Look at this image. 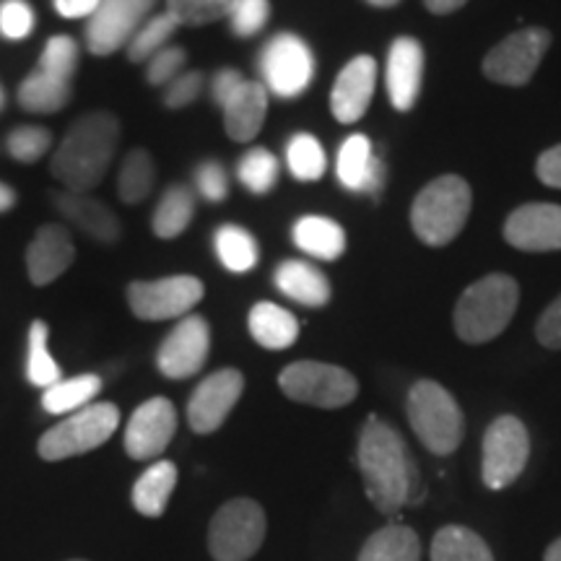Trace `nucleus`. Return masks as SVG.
Wrapping results in <instances>:
<instances>
[{
    "label": "nucleus",
    "instance_id": "53",
    "mask_svg": "<svg viewBox=\"0 0 561 561\" xmlns=\"http://www.w3.org/2000/svg\"><path fill=\"white\" fill-rule=\"evenodd\" d=\"M543 561H561V538H557L543 553Z\"/></svg>",
    "mask_w": 561,
    "mask_h": 561
},
{
    "label": "nucleus",
    "instance_id": "21",
    "mask_svg": "<svg viewBox=\"0 0 561 561\" xmlns=\"http://www.w3.org/2000/svg\"><path fill=\"white\" fill-rule=\"evenodd\" d=\"M224 130L237 144H248L261 133L268 112V89L261 81H240L237 89L224 100Z\"/></svg>",
    "mask_w": 561,
    "mask_h": 561
},
{
    "label": "nucleus",
    "instance_id": "35",
    "mask_svg": "<svg viewBox=\"0 0 561 561\" xmlns=\"http://www.w3.org/2000/svg\"><path fill=\"white\" fill-rule=\"evenodd\" d=\"M47 322L34 320L30 328V356H26V380L34 388H53L55 382H60V367L53 359L50 348H47Z\"/></svg>",
    "mask_w": 561,
    "mask_h": 561
},
{
    "label": "nucleus",
    "instance_id": "6",
    "mask_svg": "<svg viewBox=\"0 0 561 561\" xmlns=\"http://www.w3.org/2000/svg\"><path fill=\"white\" fill-rule=\"evenodd\" d=\"M121 426V411L115 403H89L87 409L70 413L53 430H47L37 442L42 460L58 462L87 455L102 447Z\"/></svg>",
    "mask_w": 561,
    "mask_h": 561
},
{
    "label": "nucleus",
    "instance_id": "54",
    "mask_svg": "<svg viewBox=\"0 0 561 561\" xmlns=\"http://www.w3.org/2000/svg\"><path fill=\"white\" fill-rule=\"evenodd\" d=\"M369 5H375V9H392V5H398L401 0H367Z\"/></svg>",
    "mask_w": 561,
    "mask_h": 561
},
{
    "label": "nucleus",
    "instance_id": "17",
    "mask_svg": "<svg viewBox=\"0 0 561 561\" xmlns=\"http://www.w3.org/2000/svg\"><path fill=\"white\" fill-rule=\"evenodd\" d=\"M504 240L523 252L561 250V206L525 203L504 221Z\"/></svg>",
    "mask_w": 561,
    "mask_h": 561
},
{
    "label": "nucleus",
    "instance_id": "34",
    "mask_svg": "<svg viewBox=\"0 0 561 561\" xmlns=\"http://www.w3.org/2000/svg\"><path fill=\"white\" fill-rule=\"evenodd\" d=\"M153 182H157V167H153L151 153L146 149L128 151L121 174H117V195H121V201L136 206V203L149 198Z\"/></svg>",
    "mask_w": 561,
    "mask_h": 561
},
{
    "label": "nucleus",
    "instance_id": "46",
    "mask_svg": "<svg viewBox=\"0 0 561 561\" xmlns=\"http://www.w3.org/2000/svg\"><path fill=\"white\" fill-rule=\"evenodd\" d=\"M195 180H198L201 195L210 203H221L229 195L227 172H224V167L216 164V161H206V164H201Z\"/></svg>",
    "mask_w": 561,
    "mask_h": 561
},
{
    "label": "nucleus",
    "instance_id": "18",
    "mask_svg": "<svg viewBox=\"0 0 561 561\" xmlns=\"http://www.w3.org/2000/svg\"><path fill=\"white\" fill-rule=\"evenodd\" d=\"M377 87V62L371 55H356L346 62L333 83L331 91V112L343 125L359 123L364 112L369 110L371 96Z\"/></svg>",
    "mask_w": 561,
    "mask_h": 561
},
{
    "label": "nucleus",
    "instance_id": "26",
    "mask_svg": "<svg viewBox=\"0 0 561 561\" xmlns=\"http://www.w3.org/2000/svg\"><path fill=\"white\" fill-rule=\"evenodd\" d=\"M294 244L318 261H339L346 250V231L325 216H301L291 229Z\"/></svg>",
    "mask_w": 561,
    "mask_h": 561
},
{
    "label": "nucleus",
    "instance_id": "22",
    "mask_svg": "<svg viewBox=\"0 0 561 561\" xmlns=\"http://www.w3.org/2000/svg\"><path fill=\"white\" fill-rule=\"evenodd\" d=\"M335 172H339L341 185L354 193L377 195L385 185L382 161L375 157L369 138L362 136V133H354V136L343 140Z\"/></svg>",
    "mask_w": 561,
    "mask_h": 561
},
{
    "label": "nucleus",
    "instance_id": "42",
    "mask_svg": "<svg viewBox=\"0 0 561 561\" xmlns=\"http://www.w3.org/2000/svg\"><path fill=\"white\" fill-rule=\"evenodd\" d=\"M271 3L268 0H237L234 11H231V32L237 37H252L268 24Z\"/></svg>",
    "mask_w": 561,
    "mask_h": 561
},
{
    "label": "nucleus",
    "instance_id": "2",
    "mask_svg": "<svg viewBox=\"0 0 561 561\" xmlns=\"http://www.w3.org/2000/svg\"><path fill=\"white\" fill-rule=\"evenodd\" d=\"M121 144V121L112 112H89L70 125L50 170L70 193H91L107 174Z\"/></svg>",
    "mask_w": 561,
    "mask_h": 561
},
{
    "label": "nucleus",
    "instance_id": "49",
    "mask_svg": "<svg viewBox=\"0 0 561 561\" xmlns=\"http://www.w3.org/2000/svg\"><path fill=\"white\" fill-rule=\"evenodd\" d=\"M62 19H91L102 0H53Z\"/></svg>",
    "mask_w": 561,
    "mask_h": 561
},
{
    "label": "nucleus",
    "instance_id": "14",
    "mask_svg": "<svg viewBox=\"0 0 561 561\" xmlns=\"http://www.w3.org/2000/svg\"><path fill=\"white\" fill-rule=\"evenodd\" d=\"M153 3L157 0H102L100 9L94 11V16L87 24L89 53L107 58V55L121 50L123 45H128Z\"/></svg>",
    "mask_w": 561,
    "mask_h": 561
},
{
    "label": "nucleus",
    "instance_id": "16",
    "mask_svg": "<svg viewBox=\"0 0 561 561\" xmlns=\"http://www.w3.org/2000/svg\"><path fill=\"white\" fill-rule=\"evenodd\" d=\"M178 432V411L167 398L140 403L125 426V453L133 460H153L170 447Z\"/></svg>",
    "mask_w": 561,
    "mask_h": 561
},
{
    "label": "nucleus",
    "instance_id": "23",
    "mask_svg": "<svg viewBox=\"0 0 561 561\" xmlns=\"http://www.w3.org/2000/svg\"><path fill=\"white\" fill-rule=\"evenodd\" d=\"M53 201H55V208H58L68 221H73L76 227L87 231L89 237H94L96 242L115 244L121 240L123 234L121 219H117V214L107 206V203L94 198V195L62 191V193H55Z\"/></svg>",
    "mask_w": 561,
    "mask_h": 561
},
{
    "label": "nucleus",
    "instance_id": "51",
    "mask_svg": "<svg viewBox=\"0 0 561 561\" xmlns=\"http://www.w3.org/2000/svg\"><path fill=\"white\" fill-rule=\"evenodd\" d=\"M466 3L468 0H424L426 9H430L432 13H437V16H447V13L460 11Z\"/></svg>",
    "mask_w": 561,
    "mask_h": 561
},
{
    "label": "nucleus",
    "instance_id": "52",
    "mask_svg": "<svg viewBox=\"0 0 561 561\" xmlns=\"http://www.w3.org/2000/svg\"><path fill=\"white\" fill-rule=\"evenodd\" d=\"M13 206H16V193H13V187L5 185V182H0V214Z\"/></svg>",
    "mask_w": 561,
    "mask_h": 561
},
{
    "label": "nucleus",
    "instance_id": "20",
    "mask_svg": "<svg viewBox=\"0 0 561 561\" xmlns=\"http://www.w3.org/2000/svg\"><path fill=\"white\" fill-rule=\"evenodd\" d=\"M76 261V248L70 231L62 224H47L37 229L26 248V271L34 286H50L55 278L70 268Z\"/></svg>",
    "mask_w": 561,
    "mask_h": 561
},
{
    "label": "nucleus",
    "instance_id": "27",
    "mask_svg": "<svg viewBox=\"0 0 561 561\" xmlns=\"http://www.w3.org/2000/svg\"><path fill=\"white\" fill-rule=\"evenodd\" d=\"M178 486V466L172 460H157L138 476L133 486V507L144 517H161Z\"/></svg>",
    "mask_w": 561,
    "mask_h": 561
},
{
    "label": "nucleus",
    "instance_id": "31",
    "mask_svg": "<svg viewBox=\"0 0 561 561\" xmlns=\"http://www.w3.org/2000/svg\"><path fill=\"white\" fill-rule=\"evenodd\" d=\"M102 390V377L96 375H79L70 377V380L55 382L53 388L42 392V409L47 413H76L94 401L96 392Z\"/></svg>",
    "mask_w": 561,
    "mask_h": 561
},
{
    "label": "nucleus",
    "instance_id": "45",
    "mask_svg": "<svg viewBox=\"0 0 561 561\" xmlns=\"http://www.w3.org/2000/svg\"><path fill=\"white\" fill-rule=\"evenodd\" d=\"M201 91H203V73L201 70H191V73H182L170 83L164 102H167V107H172V110L187 107V104H193L195 100H198Z\"/></svg>",
    "mask_w": 561,
    "mask_h": 561
},
{
    "label": "nucleus",
    "instance_id": "50",
    "mask_svg": "<svg viewBox=\"0 0 561 561\" xmlns=\"http://www.w3.org/2000/svg\"><path fill=\"white\" fill-rule=\"evenodd\" d=\"M240 81H242L240 70H234V68L219 70V73H216V79H214V87H210V89H214V100L221 104L231 94V91L237 89V83H240Z\"/></svg>",
    "mask_w": 561,
    "mask_h": 561
},
{
    "label": "nucleus",
    "instance_id": "40",
    "mask_svg": "<svg viewBox=\"0 0 561 561\" xmlns=\"http://www.w3.org/2000/svg\"><path fill=\"white\" fill-rule=\"evenodd\" d=\"M76 66H79V45L73 39L60 34V37H53L45 45V53H42L39 68L42 73L55 76L60 81H70L76 73Z\"/></svg>",
    "mask_w": 561,
    "mask_h": 561
},
{
    "label": "nucleus",
    "instance_id": "47",
    "mask_svg": "<svg viewBox=\"0 0 561 561\" xmlns=\"http://www.w3.org/2000/svg\"><path fill=\"white\" fill-rule=\"evenodd\" d=\"M536 339L541 346L551 351L561 348V297L553 299L541 312V318L536 322Z\"/></svg>",
    "mask_w": 561,
    "mask_h": 561
},
{
    "label": "nucleus",
    "instance_id": "33",
    "mask_svg": "<svg viewBox=\"0 0 561 561\" xmlns=\"http://www.w3.org/2000/svg\"><path fill=\"white\" fill-rule=\"evenodd\" d=\"M214 248L224 268L231 273H248L257 265L255 237L248 229L237 227V224H224V227L216 229Z\"/></svg>",
    "mask_w": 561,
    "mask_h": 561
},
{
    "label": "nucleus",
    "instance_id": "30",
    "mask_svg": "<svg viewBox=\"0 0 561 561\" xmlns=\"http://www.w3.org/2000/svg\"><path fill=\"white\" fill-rule=\"evenodd\" d=\"M195 214V198L193 191L185 185H172L170 191L161 195L157 210H153V234L159 240H174L182 231L191 227Z\"/></svg>",
    "mask_w": 561,
    "mask_h": 561
},
{
    "label": "nucleus",
    "instance_id": "15",
    "mask_svg": "<svg viewBox=\"0 0 561 561\" xmlns=\"http://www.w3.org/2000/svg\"><path fill=\"white\" fill-rule=\"evenodd\" d=\"M244 392V375L240 369H219L208 375L187 401V421L195 434H214L229 419L231 409Z\"/></svg>",
    "mask_w": 561,
    "mask_h": 561
},
{
    "label": "nucleus",
    "instance_id": "37",
    "mask_svg": "<svg viewBox=\"0 0 561 561\" xmlns=\"http://www.w3.org/2000/svg\"><path fill=\"white\" fill-rule=\"evenodd\" d=\"M234 5L237 0H167V13L178 26H203L231 16Z\"/></svg>",
    "mask_w": 561,
    "mask_h": 561
},
{
    "label": "nucleus",
    "instance_id": "55",
    "mask_svg": "<svg viewBox=\"0 0 561 561\" xmlns=\"http://www.w3.org/2000/svg\"><path fill=\"white\" fill-rule=\"evenodd\" d=\"M0 107H3V89H0Z\"/></svg>",
    "mask_w": 561,
    "mask_h": 561
},
{
    "label": "nucleus",
    "instance_id": "56",
    "mask_svg": "<svg viewBox=\"0 0 561 561\" xmlns=\"http://www.w3.org/2000/svg\"><path fill=\"white\" fill-rule=\"evenodd\" d=\"M70 561H87V559H70Z\"/></svg>",
    "mask_w": 561,
    "mask_h": 561
},
{
    "label": "nucleus",
    "instance_id": "32",
    "mask_svg": "<svg viewBox=\"0 0 561 561\" xmlns=\"http://www.w3.org/2000/svg\"><path fill=\"white\" fill-rule=\"evenodd\" d=\"M70 102V81H60L55 76L34 70L26 76L24 83L19 87V104L26 112H37V115H47V112H58Z\"/></svg>",
    "mask_w": 561,
    "mask_h": 561
},
{
    "label": "nucleus",
    "instance_id": "19",
    "mask_svg": "<svg viewBox=\"0 0 561 561\" xmlns=\"http://www.w3.org/2000/svg\"><path fill=\"white\" fill-rule=\"evenodd\" d=\"M388 96L398 112L413 110L424 81V47L413 37H398L388 53Z\"/></svg>",
    "mask_w": 561,
    "mask_h": 561
},
{
    "label": "nucleus",
    "instance_id": "10",
    "mask_svg": "<svg viewBox=\"0 0 561 561\" xmlns=\"http://www.w3.org/2000/svg\"><path fill=\"white\" fill-rule=\"evenodd\" d=\"M551 47V32L543 26H525L494 45L483 58V76L500 87H525L536 76Z\"/></svg>",
    "mask_w": 561,
    "mask_h": 561
},
{
    "label": "nucleus",
    "instance_id": "28",
    "mask_svg": "<svg viewBox=\"0 0 561 561\" xmlns=\"http://www.w3.org/2000/svg\"><path fill=\"white\" fill-rule=\"evenodd\" d=\"M356 561H421V538L409 525L388 523L364 541Z\"/></svg>",
    "mask_w": 561,
    "mask_h": 561
},
{
    "label": "nucleus",
    "instance_id": "38",
    "mask_svg": "<svg viewBox=\"0 0 561 561\" xmlns=\"http://www.w3.org/2000/svg\"><path fill=\"white\" fill-rule=\"evenodd\" d=\"M174 30H178V21H174L170 13H161V16L151 19L149 24H144L136 32V37L128 42V58L133 62H144L164 50L167 42L172 39Z\"/></svg>",
    "mask_w": 561,
    "mask_h": 561
},
{
    "label": "nucleus",
    "instance_id": "1",
    "mask_svg": "<svg viewBox=\"0 0 561 561\" xmlns=\"http://www.w3.org/2000/svg\"><path fill=\"white\" fill-rule=\"evenodd\" d=\"M356 462H359L367 500L382 515L392 517L403 507L424 502L426 483L403 434L375 413L362 426Z\"/></svg>",
    "mask_w": 561,
    "mask_h": 561
},
{
    "label": "nucleus",
    "instance_id": "48",
    "mask_svg": "<svg viewBox=\"0 0 561 561\" xmlns=\"http://www.w3.org/2000/svg\"><path fill=\"white\" fill-rule=\"evenodd\" d=\"M536 174L546 187L561 191V144L551 146L549 151H543L536 161Z\"/></svg>",
    "mask_w": 561,
    "mask_h": 561
},
{
    "label": "nucleus",
    "instance_id": "41",
    "mask_svg": "<svg viewBox=\"0 0 561 561\" xmlns=\"http://www.w3.org/2000/svg\"><path fill=\"white\" fill-rule=\"evenodd\" d=\"M53 133L47 128H37V125H24V128L11 130L9 136V153L21 164H34L50 151Z\"/></svg>",
    "mask_w": 561,
    "mask_h": 561
},
{
    "label": "nucleus",
    "instance_id": "8",
    "mask_svg": "<svg viewBox=\"0 0 561 561\" xmlns=\"http://www.w3.org/2000/svg\"><path fill=\"white\" fill-rule=\"evenodd\" d=\"M265 530V510L255 500L240 496L221 504L208 525L210 557L216 561H248L263 546Z\"/></svg>",
    "mask_w": 561,
    "mask_h": 561
},
{
    "label": "nucleus",
    "instance_id": "43",
    "mask_svg": "<svg viewBox=\"0 0 561 561\" xmlns=\"http://www.w3.org/2000/svg\"><path fill=\"white\" fill-rule=\"evenodd\" d=\"M34 30V13L26 0L0 3V34L5 39H26Z\"/></svg>",
    "mask_w": 561,
    "mask_h": 561
},
{
    "label": "nucleus",
    "instance_id": "36",
    "mask_svg": "<svg viewBox=\"0 0 561 561\" xmlns=\"http://www.w3.org/2000/svg\"><path fill=\"white\" fill-rule=\"evenodd\" d=\"M286 164L299 182H318L325 174L328 159L318 138L310 133H299L286 146Z\"/></svg>",
    "mask_w": 561,
    "mask_h": 561
},
{
    "label": "nucleus",
    "instance_id": "24",
    "mask_svg": "<svg viewBox=\"0 0 561 561\" xmlns=\"http://www.w3.org/2000/svg\"><path fill=\"white\" fill-rule=\"evenodd\" d=\"M273 280L284 297L305 307H325L333 297L325 273L307 261H284L273 273Z\"/></svg>",
    "mask_w": 561,
    "mask_h": 561
},
{
    "label": "nucleus",
    "instance_id": "12",
    "mask_svg": "<svg viewBox=\"0 0 561 561\" xmlns=\"http://www.w3.org/2000/svg\"><path fill=\"white\" fill-rule=\"evenodd\" d=\"M203 294H206L203 280L195 276L133 280L128 286V305L138 320H174L191 314Z\"/></svg>",
    "mask_w": 561,
    "mask_h": 561
},
{
    "label": "nucleus",
    "instance_id": "3",
    "mask_svg": "<svg viewBox=\"0 0 561 561\" xmlns=\"http://www.w3.org/2000/svg\"><path fill=\"white\" fill-rule=\"evenodd\" d=\"M520 305V286L507 273H491L460 294L453 325L460 341L479 346L507 331Z\"/></svg>",
    "mask_w": 561,
    "mask_h": 561
},
{
    "label": "nucleus",
    "instance_id": "13",
    "mask_svg": "<svg viewBox=\"0 0 561 561\" xmlns=\"http://www.w3.org/2000/svg\"><path fill=\"white\" fill-rule=\"evenodd\" d=\"M210 351V325L201 314H185L161 341L157 367L170 380H187L206 367Z\"/></svg>",
    "mask_w": 561,
    "mask_h": 561
},
{
    "label": "nucleus",
    "instance_id": "9",
    "mask_svg": "<svg viewBox=\"0 0 561 561\" xmlns=\"http://www.w3.org/2000/svg\"><path fill=\"white\" fill-rule=\"evenodd\" d=\"M530 458V434L517 416H500L483 434V486L502 491L520 479Z\"/></svg>",
    "mask_w": 561,
    "mask_h": 561
},
{
    "label": "nucleus",
    "instance_id": "25",
    "mask_svg": "<svg viewBox=\"0 0 561 561\" xmlns=\"http://www.w3.org/2000/svg\"><path fill=\"white\" fill-rule=\"evenodd\" d=\"M248 328L257 346L268 351H284L294 346V341L299 339L297 314L273 305V301H257L252 307L248 314Z\"/></svg>",
    "mask_w": 561,
    "mask_h": 561
},
{
    "label": "nucleus",
    "instance_id": "44",
    "mask_svg": "<svg viewBox=\"0 0 561 561\" xmlns=\"http://www.w3.org/2000/svg\"><path fill=\"white\" fill-rule=\"evenodd\" d=\"M187 60V53L182 50V47H164V50H159L153 55L151 62H149V83L153 87H164V83H172L178 79V73L185 66Z\"/></svg>",
    "mask_w": 561,
    "mask_h": 561
},
{
    "label": "nucleus",
    "instance_id": "11",
    "mask_svg": "<svg viewBox=\"0 0 561 561\" xmlns=\"http://www.w3.org/2000/svg\"><path fill=\"white\" fill-rule=\"evenodd\" d=\"M261 70L265 89L273 91L280 100H297L312 83V50L297 34L280 32L265 45Z\"/></svg>",
    "mask_w": 561,
    "mask_h": 561
},
{
    "label": "nucleus",
    "instance_id": "7",
    "mask_svg": "<svg viewBox=\"0 0 561 561\" xmlns=\"http://www.w3.org/2000/svg\"><path fill=\"white\" fill-rule=\"evenodd\" d=\"M278 388L289 401L314 409H343L359 396V382L348 369L325 362H294L278 375Z\"/></svg>",
    "mask_w": 561,
    "mask_h": 561
},
{
    "label": "nucleus",
    "instance_id": "39",
    "mask_svg": "<svg viewBox=\"0 0 561 561\" xmlns=\"http://www.w3.org/2000/svg\"><path fill=\"white\" fill-rule=\"evenodd\" d=\"M240 180L250 193H271L278 182L276 157L268 149H250L240 161Z\"/></svg>",
    "mask_w": 561,
    "mask_h": 561
},
{
    "label": "nucleus",
    "instance_id": "29",
    "mask_svg": "<svg viewBox=\"0 0 561 561\" xmlns=\"http://www.w3.org/2000/svg\"><path fill=\"white\" fill-rule=\"evenodd\" d=\"M432 561H494V553L476 530L445 525L432 538Z\"/></svg>",
    "mask_w": 561,
    "mask_h": 561
},
{
    "label": "nucleus",
    "instance_id": "4",
    "mask_svg": "<svg viewBox=\"0 0 561 561\" xmlns=\"http://www.w3.org/2000/svg\"><path fill=\"white\" fill-rule=\"evenodd\" d=\"M471 185L458 174H442L413 198L411 229L430 248H445L471 216Z\"/></svg>",
    "mask_w": 561,
    "mask_h": 561
},
{
    "label": "nucleus",
    "instance_id": "5",
    "mask_svg": "<svg viewBox=\"0 0 561 561\" xmlns=\"http://www.w3.org/2000/svg\"><path fill=\"white\" fill-rule=\"evenodd\" d=\"M409 424L421 445L432 455H453L466 437V416L453 392L434 380H419L411 385L405 398Z\"/></svg>",
    "mask_w": 561,
    "mask_h": 561
}]
</instances>
